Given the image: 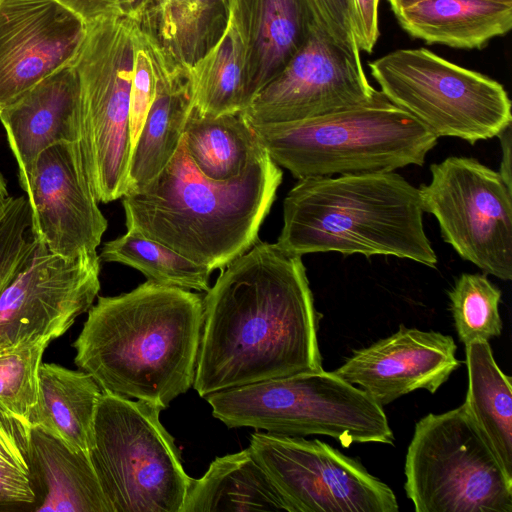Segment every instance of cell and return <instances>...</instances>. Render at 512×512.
I'll use <instances>...</instances> for the list:
<instances>
[{"mask_svg": "<svg viewBox=\"0 0 512 512\" xmlns=\"http://www.w3.org/2000/svg\"><path fill=\"white\" fill-rule=\"evenodd\" d=\"M86 24L59 0L0 1V111L75 57Z\"/></svg>", "mask_w": 512, "mask_h": 512, "instance_id": "cell-16", "label": "cell"}, {"mask_svg": "<svg viewBox=\"0 0 512 512\" xmlns=\"http://www.w3.org/2000/svg\"><path fill=\"white\" fill-rule=\"evenodd\" d=\"M221 270L203 298L193 382L201 397L323 370L302 256L257 241Z\"/></svg>", "mask_w": 512, "mask_h": 512, "instance_id": "cell-1", "label": "cell"}, {"mask_svg": "<svg viewBox=\"0 0 512 512\" xmlns=\"http://www.w3.org/2000/svg\"><path fill=\"white\" fill-rule=\"evenodd\" d=\"M355 38L361 52L372 53L379 38V0H349Z\"/></svg>", "mask_w": 512, "mask_h": 512, "instance_id": "cell-35", "label": "cell"}, {"mask_svg": "<svg viewBox=\"0 0 512 512\" xmlns=\"http://www.w3.org/2000/svg\"><path fill=\"white\" fill-rule=\"evenodd\" d=\"M154 33L168 58L188 72L218 41L228 19V0H160Z\"/></svg>", "mask_w": 512, "mask_h": 512, "instance_id": "cell-28", "label": "cell"}, {"mask_svg": "<svg viewBox=\"0 0 512 512\" xmlns=\"http://www.w3.org/2000/svg\"><path fill=\"white\" fill-rule=\"evenodd\" d=\"M99 258L140 271L158 284L207 292L210 268L197 264L171 248L134 231L104 243Z\"/></svg>", "mask_w": 512, "mask_h": 512, "instance_id": "cell-29", "label": "cell"}, {"mask_svg": "<svg viewBox=\"0 0 512 512\" xmlns=\"http://www.w3.org/2000/svg\"><path fill=\"white\" fill-rule=\"evenodd\" d=\"M251 126L271 159L298 180L422 166L438 141L389 100L309 119Z\"/></svg>", "mask_w": 512, "mask_h": 512, "instance_id": "cell-5", "label": "cell"}, {"mask_svg": "<svg viewBox=\"0 0 512 512\" xmlns=\"http://www.w3.org/2000/svg\"><path fill=\"white\" fill-rule=\"evenodd\" d=\"M29 465L35 494L31 511L112 512L88 452L30 425Z\"/></svg>", "mask_w": 512, "mask_h": 512, "instance_id": "cell-20", "label": "cell"}, {"mask_svg": "<svg viewBox=\"0 0 512 512\" xmlns=\"http://www.w3.org/2000/svg\"><path fill=\"white\" fill-rule=\"evenodd\" d=\"M36 244L27 196H9L0 207V292L29 259Z\"/></svg>", "mask_w": 512, "mask_h": 512, "instance_id": "cell-33", "label": "cell"}, {"mask_svg": "<svg viewBox=\"0 0 512 512\" xmlns=\"http://www.w3.org/2000/svg\"><path fill=\"white\" fill-rule=\"evenodd\" d=\"M502 146V160L498 171L508 185L511 186V126L499 136Z\"/></svg>", "mask_w": 512, "mask_h": 512, "instance_id": "cell-38", "label": "cell"}, {"mask_svg": "<svg viewBox=\"0 0 512 512\" xmlns=\"http://www.w3.org/2000/svg\"><path fill=\"white\" fill-rule=\"evenodd\" d=\"M51 342L42 339L0 350V405L27 421L38 400L39 369Z\"/></svg>", "mask_w": 512, "mask_h": 512, "instance_id": "cell-32", "label": "cell"}, {"mask_svg": "<svg viewBox=\"0 0 512 512\" xmlns=\"http://www.w3.org/2000/svg\"><path fill=\"white\" fill-rule=\"evenodd\" d=\"M314 22L333 41L354 57L361 59V51L354 33L349 0H305Z\"/></svg>", "mask_w": 512, "mask_h": 512, "instance_id": "cell-34", "label": "cell"}, {"mask_svg": "<svg viewBox=\"0 0 512 512\" xmlns=\"http://www.w3.org/2000/svg\"><path fill=\"white\" fill-rule=\"evenodd\" d=\"M252 456L289 512H398L392 489L357 460L318 439L269 432L250 436Z\"/></svg>", "mask_w": 512, "mask_h": 512, "instance_id": "cell-12", "label": "cell"}, {"mask_svg": "<svg viewBox=\"0 0 512 512\" xmlns=\"http://www.w3.org/2000/svg\"><path fill=\"white\" fill-rule=\"evenodd\" d=\"M102 393L96 380L85 371L71 370L55 363H41L38 400L28 422L73 449L88 452Z\"/></svg>", "mask_w": 512, "mask_h": 512, "instance_id": "cell-23", "label": "cell"}, {"mask_svg": "<svg viewBox=\"0 0 512 512\" xmlns=\"http://www.w3.org/2000/svg\"><path fill=\"white\" fill-rule=\"evenodd\" d=\"M404 473L416 512H512V477L465 403L415 424Z\"/></svg>", "mask_w": 512, "mask_h": 512, "instance_id": "cell-9", "label": "cell"}, {"mask_svg": "<svg viewBox=\"0 0 512 512\" xmlns=\"http://www.w3.org/2000/svg\"><path fill=\"white\" fill-rule=\"evenodd\" d=\"M423 213L418 188L394 171L304 178L283 201L276 244L299 256L388 255L435 268Z\"/></svg>", "mask_w": 512, "mask_h": 512, "instance_id": "cell-4", "label": "cell"}, {"mask_svg": "<svg viewBox=\"0 0 512 512\" xmlns=\"http://www.w3.org/2000/svg\"><path fill=\"white\" fill-rule=\"evenodd\" d=\"M420 1H423V0H387V2L389 3L391 10L393 12L400 10L402 8H405V7L411 6ZM502 1L512 2V0H502Z\"/></svg>", "mask_w": 512, "mask_h": 512, "instance_id": "cell-39", "label": "cell"}, {"mask_svg": "<svg viewBox=\"0 0 512 512\" xmlns=\"http://www.w3.org/2000/svg\"><path fill=\"white\" fill-rule=\"evenodd\" d=\"M203 312L199 294L150 280L99 296L73 343L74 362L104 392L164 410L193 386Z\"/></svg>", "mask_w": 512, "mask_h": 512, "instance_id": "cell-2", "label": "cell"}, {"mask_svg": "<svg viewBox=\"0 0 512 512\" xmlns=\"http://www.w3.org/2000/svg\"><path fill=\"white\" fill-rule=\"evenodd\" d=\"M183 138L198 170L216 181L238 176L251 158L263 149L241 112L202 116L192 108Z\"/></svg>", "mask_w": 512, "mask_h": 512, "instance_id": "cell-27", "label": "cell"}, {"mask_svg": "<svg viewBox=\"0 0 512 512\" xmlns=\"http://www.w3.org/2000/svg\"><path fill=\"white\" fill-rule=\"evenodd\" d=\"M288 511L267 473L250 450L217 457L191 480L182 512Z\"/></svg>", "mask_w": 512, "mask_h": 512, "instance_id": "cell-24", "label": "cell"}, {"mask_svg": "<svg viewBox=\"0 0 512 512\" xmlns=\"http://www.w3.org/2000/svg\"><path fill=\"white\" fill-rule=\"evenodd\" d=\"M1 1V0H0Z\"/></svg>", "mask_w": 512, "mask_h": 512, "instance_id": "cell-40", "label": "cell"}, {"mask_svg": "<svg viewBox=\"0 0 512 512\" xmlns=\"http://www.w3.org/2000/svg\"><path fill=\"white\" fill-rule=\"evenodd\" d=\"M161 411L104 391L100 397L88 453L112 512H182L192 478Z\"/></svg>", "mask_w": 512, "mask_h": 512, "instance_id": "cell-7", "label": "cell"}, {"mask_svg": "<svg viewBox=\"0 0 512 512\" xmlns=\"http://www.w3.org/2000/svg\"><path fill=\"white\" fill-rule=\"evenodd\" d=\"M465 404L506 473L512 477V378L503 373L488 341L465 345Z\"/></svg>", "mask_w": 512, "mask_h": 512, "instance_id": "cell-26", "label": "cell"}, {"mask_svg": "<svg viewBox=\"0 0 512 512\" xmlns=\"http://www.w3.org/2000/svg\"><path fill=\"white\" fill-rule=\"evenodd\" d=\"M386 100L368 81L361 59L313 23L301 48L241 113L251 125L281 123Z\"/></svg>", "mask_w": 512, "mask_h": 512, "instance_id": "cell-13", "label": "cell"}, {"mask_svg": "<svg viewBox=\"0 0 512 512\" xmlns=\"http://www.w3.org/2000/svg\"><path fill=\"white\" fill-rule=\"evenodd\" d=\"M160 0H120L123 16L144 23L155 10Z\"/></svg>", "mask_w": 512, "mask_h": 512, "instance_id": "cell-37", "label": "cell"}, {"mask_svg": "<svg viewBox=\"0 0 512 512\" xmlns=\"http://www.w3.org/2000/svg\"><path fill=\"white\" fill-rule=\"evenodd\" d=\"M247 60L246 37L228 4V19L220 38L187 72L192 108L202 116L243 111Z\"/></svg>", "mask_w": 512, "mask_h": 512, "instance_id": "cell-25", "label": "cell"}, {"mask_svg": "<svg viewBox=\"0 0 512 512\" xmlns=\"http://www.w3.org/2000/svg\"><path fill=\"white\" fill-rule=\"evenodd\" d=\"M456 351L450 335L400 325L333 372L384 406L417 389L435 393L460 366Z\"/></svg>", "mask_w": 512, "mask_h": 512, "instance_id": "cell-17", "label": "cell"}, {"mask_svg": "<svg viewBox=\"0 0 512 512\" xmlns=\"http://www.w3.org/2000/svg\"><path fill=\"white\" fill-rule=\"evenodd\" d=\"M419 186L424 212L443 240L484 274L512 279V189L499 172L471 157L451 156L430 166Z\"/></svg>", "mask_w": 512, "mask_h": 512, "instance_id": "cell-11", "label": "cell"}, {"mask_svg": "<svg viewBox=\"0 0 512 512\" xmlns=\"http://www.w3.org/2000/svg\"><path fill=\"white\" fill-rule=\"evenodd\" d=\"M0 121L26 193L41 152L60 142L79 141V86L71 62L4 107Z\"/></svg>", "mask_w": 512, "mask_h": 512, "instance_id": "cell-18", "label": "cell"}, {"mask_svg": "<svg viewBox=\"0 0 512 512\" xmlns=\"http://www.w3.org/2000/svg\"><path fill=\"white\" fill-rule=\"evenodd\" d=\"M26 196L33 233L51 253L75 258L97 252L108 223L78 142H60L40 153Z\"/></svg>", "mask_w": 512, "mask_h": 512, "instance_id": "cell-15", "label": "cell"}, {"mask_svg": "<svg viewBox=\"0 0 512 512\" xmlns=\"http://www.w3.org/2000/svg\"><path fill=\"white\" fill-rule=\"evenodd\" d=\"M154 57L155 98L131 155L126 193L148 184L171 160L192 110L188 74L172 63L155 36Z\"/></svg>", "mask_w": 512, "mask_h": 512, "instance_id": "cell-21", "label": "cell"}, {"mask_svg": "<svg viewBox=\"0 0 512 512\" xmlns=\"http://www.w3.org/2000/svg\"><path fill=\"white\" fill-rule=\"evenodd\" d=\"M393 13L411 37L457 49H482L512 28V2L502 0H423Z\"/></svg>", "mask_w": 512, "mask_h": 512, "instance_id": "cell-22", "label": "cell"}, {"mask_svg": "<svg viewBox=\"0 0 512 512\" xmlns=\"http://www.w3.org/2000/svg\"><path fill=\"white\" fill-rule=\"evenodd\" d=\"M281 182L264 147L235 178L209 179L182 136L159 174L122 197L126 227L212 271L223 269L258 241Z\"/></svg>", "mask_w": 512, "mask_h": 512, "instance_id": "cell-3", "label": "cell"}, {"mask_svg": "<svg viewBox=\"0 0 512 512\" xmlns=\"http://www.w3.org/2000/svg\"><path fill=\"white\" fill-rule=\"evenodd\" d=\"M30 424L0 405V511L35 502L29 465Z\"/></svg>", "mask_w": 512, "mask_h": 512, "instance_id": "cell-31", "label": "cell"}, {"mask_svg": "<svg viewBox=\"0 0 512 512\" xmlns=\"http://www.w3.org/2000/svg\"><path fill=\"white\" fill-rule=\"evenodd\" d=\"M212 415L229 428L325 435L343 447L394 443L383 406L334 372H304L212 393Z\"/></svg>", "mask_w": 512, "mask_h": 512, "instance_id": "cell-6", "label": "cell"}, {"mask_svg": "<svg viewBox=\"0 0 512 512\" xmlns=\"http://www.w3.org/2000/svg\"><path fill=\"white\" fill-rule=\"evenodd\" d=\"M228 4L247 42L246 108L301 48L315 22L305 0H228Z\"/></svg>", "mask_w": 512, "mask_h": 512, "instance_id": "cell-19", "label": "cell"}, {"mask_svg": "<svg viewBox=\"0 0 512 512\" xmlns=\"http://www.w3.org/2000/svg\"><path fill=\"white\" fill-rule=\"evenodd\" d=\"M85 24L123 16L120 0H59Z\"/></svg>", "mask_w": 512, "mask_h": 512, "instance_id": "cell-36", "label": "cell"}, {"mask_svg": "<svg viewBox=\"0 0 512 512\" xmlns=\"http://www.w3.org/2000/svg\"><path fill=\"white\" fill-rule=\"evenodd\" d=\"M368 66L381 93L437 138L475 144L511 126L512 103L501 83L428 49H397Z\"/></svg>", "mask_w": 512, "mask_h": 512, "instance_id": "cell-10", "label": "cell"}, {"mask_svg": "<svg viewBox=\"0 0 512 512\" xmlns=\"http://www.w3.org/2000/svg\"><path fill=\"white\" fill-rule=\"evenodd\" d=\"M136 21L125 16L86 24L71 64L79 86V145L98 202L127 192L131 159L130 88Z\"/></svg>", "mask_w": 512, "mask_h": 512, "instance_id": "cell-8", "label": "cell"}, {"mask_svg": "<svg viewBox=\"0 0 512 512\" xmlns=\"http://www.w3.org/2000/svg\"><path fill=\"white\" fill-rule=\"evenodd\" d=\"M100 261L97 252L53 254L37 239L32 255L0 292V350L66 333L98 295Z\"/></svg>", "mask_w": 512, "mask_h": 512, "instance_id": "cell-14", "label": "cell"}, {"mask_svg": "<svg viewBox=\"0 0 512 512\" xmlns=\"http://www.w3.org/2000/svg\"><path fill=\"white\" fill-rule=\"evenodd\" d=\"M459 340L464 344L488 341L502 330L501 291L487 274L463 273L448 293Z\"/></svg>", "mask_w": 512, "mask_h": 512, "instance_id": "cell-30", "label": "cell"}]
</instances>
